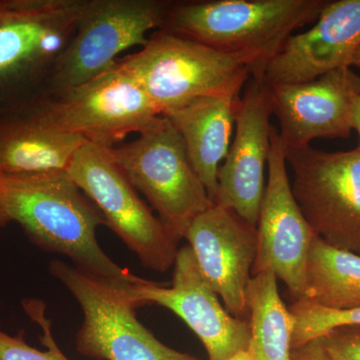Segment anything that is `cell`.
Masks as SVG:
<instances>
[{
    "label": "cell",
    "mask_w": 360,
    "mask_h": 360,
    "mask_svg": "<svg viewBox=\"0 0 360 360\" xmlns=\"http://www.w3.org/2000/svg\"><path fill=\"white\" fill-rule=\"evenodd\" d=\"M0 206L32 243L65 255L73 267L120 288L131 290L141 277L116 264L97 243L103 213L66 172L0 175Z\"/></svg>",
    "instance_id": "obj_1"
},
{
    "label": "cell",
    "mask_w": 360,
    "mask_h": 360,
    "mask_svg": "<svg viewBox=\"0 0 360 360\" xmlns=\"http://www.w3.org/2000/svg\"><path fill=\"white\" fill-rule=\"evenodd\" d=\"M160 115L200 97L236 101L251 77L262 79L255 54L229 53L161 30L137 53L120 61Z\"/></svg>",
    "instance_id": "obj_2"
},
{
    "label": "cell",
    "mask_w": 360,
    "mask_h": 360,
    "mask_svg": "<svg viewBox=\"0 0 360 360\" xmlns=\"http://www.w3.org/2000/svg\"><path fill=\"white\" fill-rule=\"evenodd\" d=\"M323 0H207L172 4L161 30L229 53L255 54L262 70ZM264 75V73H262Z\"/></svg>",
    "instance_id": "obj_3"
},
{
    "label": "cell",
    "mask_w": 360,
    "mask_h": 360,
    "mask_svg": "<svg viewBox=\"0 0 360 360\" xmlns=\"http://www.w3.org/2000/svg\"><path fill=\"white\" fill-rule=\"evenodd\" d=\"M104 149L177 240L184 238L198 215L214 205L167 116L155 117L135 141Z\"/></svg>",
    "instance_id": "obj_4"
},
{
    "label": "cell",
    "mask_w": 360,
    "mask_h": 360,
    "mask_svg": "<svg viewBox=\"0 0 360 360\" xmlns=\"http://www.w3.org/2000/svg\"><path fill=\"white\" fill-rule=\"evenodd\" d=\"M49 271L70 290L84 312L77 352L94 360H201L161 342L135 315L137 305L123 290L54 260Z\"/></svg>",
    "instance_id": "obj_5"
},
{
    "label": "cell",
    "mask_w": 360,
    "mask_h": 360,
    "mask_svg": "<svg viewBox=\"0 0 360 360\" xmlns=\"http://www.w3.org/2000/svg\"><path fill=\"white\" fill-rule=\"evenodd\" d=\"M66 172L143 266L158 272L174 266L179 241L141 200L103 146L85 142Z\"/></svg>",
    "instance_id": "obj_6"
},
{
    "label": "cell",
    "mask_w": 360,
    "mask_h": 360,
    "mask_svg": "<svg viewBox=\"0 0 360 360\" xmlns=\"http://www.w3.org/2000/svg\"><path fill=\"white\" fill-rule=\"evenodd\" d=\"M172 4L160 0H86L77 28L53 65L56 91L89 82L117 63L118 54L148 44Z\"/></svg>",
    "instance_id": "obj_7"
},
{
    "label": "cell",
    "mask_w": 360,
    "mask_h": 360,
    "mask_svg": "<svg viewBox=\"0 0 360 360\" xmlns=\"http://www.w3.org/2000/svg\"><path fill=\"white\" fill-rule=\"evenodd\" d=\"M33 115L52 129L113 148L160 115L134 75L117 61L89 82L58 92Z\"/></svg>",
    "instance_id": "obj_8"
},
{
    "label": "cell",
    "mask_w": 360,
    "mask_h": 360,
    "mask_svg": "<svg viewBox=\"0 0 360 360\" xmlns=\"http://www.w3.org/2000/svg\"><path fill=\"white\" fill-rule=\"evenodd\" d=\"M285 153L293 194L312 231L328 245L360 255V148Z\"/></svg>",
    "instance_id": "obj_9"
},
{
    "label": "cell",
    "mask_w": 360,
    "mask_h": 360,
    "mask_svg": "<svg viewBox=\"0 0 360 360\" xmlns=\"http://www.w3.org/2000/svg\"><path fill=\"white\" fill-rule=\"evenodd\" d=\"M266 186L258 215L257 253L252 276L270 270L295 300H303L307 264L316 234L298 205L288 172L285 149L271 127Z\"/></svg>",
    "instance_id": "obj_10"
},
{
    "label": "cell",
    "mask_w": 360,
    "mask_h": 360,
    "mask_svg": "<svg viewBox=\"0 0 360 360\" xmlns=\"http://www.w3.org/2000/svg\"><path fill=\"white\" fill-rule=\"evenodd\" d=\"M129 296L137 307L158 304L172 310L200 338L208 360H227L248 349L250 323L232 316L221 304L201 274L189 245L177 251L170 288L142 279Z\"/></svg>",
    "instance_id": "obj_11"
},
{
    "label": "cell",
    "mask_w": 360,
    "mask_h": 360,
    "mask_svg": "<svg viewBox=\"0 0 360 360\" xmlns=\"http://www.w3.org/2000/svg\"><path fill=\"white\" fill-rule=\"evenodd\" d=\"M86 0H0V89L53 65Z\"/></svg>",
    "instance_id": "obj_12"
},
{
    "label": "cell",
    "mask_w": 360,
    "mask_h": 360,
    "mask_svg": "<svg viewBox=\"0 0 360 360\" xmlns=\"http://www.w3.org/2000/svg\"><path fill=\"white\" fill-rule=\"evenodd\" d=\"M184 238L227 311L248 321V291L257 259V226L233 210L213 205L193 220Z\"/></svg>",
    "instance_id": "obj_13"
},
{
    "label": "cell",
    "mask_w": 360,
    "mask_h": 360,
    "mask_svg": "<svg viewBox=\"0 0 360 360\" xmlns=\"http://www.w3.org/2000/svg\"><path fill=\"white\" fill-rule=\"evenodd\" d=\"M271 99L269 85L251 77L236 104V130L219 169L214 205L238 213L257 226L265 191L264 172L270 149Z\"/></svg>",
    "instance_id": "obj_14"
},
{
    "label": "cell",
    "mask_w": 360,
    "mask_h": 360,
    "mask_svg": "<svg viewBox=\"0 0 360 360\" xmlns=\"http://www.w3.org/2000/svg\"><path fill=\"white\" fill-rule=\"evenodd\" d=\"M272 115L285 151L309 146L316 139H347L352 111L360 96V77L342 68L310 82L269 86Z\"/></svg>",
    "instance_id": "obj_15"
},
{
    "label": "cell",
    "mask_w": 360,
    "mask_h": 360,
    "mask_svg": "<svg viewBox=\"0 0 360 360\" xmlns=\"http://www.w3.org/2000/svg\"><path fill=\"white\" fill-rule=\"evenodd\" d=\"M360 47V0L328 1L314 26L291 35L265 65L269 85L300 84L352 68Z\"/></svg>",
    "instance_id": "obj_16"
},
{
    "label": "cell",
    "mask_w": 360,
    "mask_h": 360,
    "mask_svg": "<svg viewBox=\"0 0 360 360\" xmlns=\"http://www.w3.org/2000/svg\"><path fill=\"white\" fill-rule=\"evenodd\" d=\"M238 101L200 97L163 115L181 136L188 160L212 203L217 200L220 162L231 148Z\"/></svg>",
    "instance_id": "obj_17"
},
{
    "label": "cell",
    "mask_w": 360,
    "mask_h": 360,
    "mask_svg": "<svg viewBox=\"0 0 360 360\" xmlns=\"http://www.w3.org/2000/svg\"><path fill=\"white\" fill-rule=\"evenodd\" d=\"M85 142L47 127L34 115L0 123V175L66 172Z\"/></svg>",
    "instance_id": "obj_18"
},
{
    "label": "cell",
    "mask_w": 360,
    "mask_h": 360,
    "mask_svg": "<svg viewBox=\"0 0 360 360\" xmlns=\"http://www.w3.org/2000/svg\"><path fill=\"white\" fill-rule=\"evenodd\" d=\"M277 277L270 270L251 276L248 302L253 360H292L295 317L279 295Z\"/></svg>",
    "instance_id": "obj_19"
},
{
    "label": "cell",
    "mask_w": 360,
    "mask_h": 360,
    "mask_svg": "<svg viewBox=\"0 0 360 360\" xmlns=\"http://www.w3.org/2000/svg\"><path fill=\"white\" fill-rule=\"evenodd\" d=\"M303 300L333 310L360 307V255L333 248L316 236Z\"/></svg>",
    "instance_id": "obj_20"
},
{
    "label": "cell",
    "mask_w": 360,
    "mask_h": 360,
    "mask_svg": "<svg viewBox=\"0 0 360 360\" xmlns=\"http://www.w3.org/2000/svg\"><path fill=\"white\" fill-rule=\"evenodd\" d=\"M295 317L292 349L323 338L341 326H360V307L348 310L324 309L307 300H295L288 307Z\"/></svg>",
    "instance_id": "obj_21"
},
{
    "label": "cell",
    "mask_w": 360,
    "mask_h": 360,
    "mask_svg": "<svg viewBox=\"0 0 360 360\" xmlns=\"http://www.w3.org/2000/svg\"><path fill=\"white\" fill-rule=\"evenodd\" d=\"M26 314L42 330L40 341L46 350L37 349L26 342L25 331L11 335L0 328V360H70L58 347L51 333V324L45 315V307L37 300L23 302Z\"/></svg>",
    "instance_id": "obj_22"
},
{
    "label": "cell",
    "mask_w": 360,
    "mask_h": 360,
    "mask_svg": "<svg viewBox=\"0 0 360 360\" xmlns=\"http://www.w3.org/2000/svg\"><path fill=\"white\" fill-rule=\"evenodd\" d=\"M335 360H360V326H341L322 338Z\"/></svg>",
    "instance_id": "obj_23"
},
{
    "label": "cell",
    "mask_w": 360,
    "mask_h": 360,
    "mask_svg": "<svg viewBox=\"0 0 360 360\" xmlns=\"http://www.w3.org/2000/svg\"><path fill=\"white\" fill-rule=\"evenodd\" d=\"M292 360H335L324 347L322 338L310 340L302 347L292 349Z\"/></svg>",
    "instance_id": "obj_24"
},
{
    "label": "cell",
    "mask_w": 360,
    "mask_h": 360,
    "mask_svg": "<svg viewBox=\"0 0 360 360\" xmlns=\"http://www.w3.org/2000/svg\"><path fill=\"white\" fill-rule=\"evenodd\" d=\"M352 129L356 130L359 135V148H360V96L355 98L354 106H352Z\"/></svg>",
    "instance_id": "obj_25"
},
{
    "label": "cell",
    "mask_w": 360,
    "mask_h": 360,
    "mask_svg": "<svg viewBox=\"0 0 360 360\" xmlns=\"http://www.w3.org/2000/svg\"><path fill=\"white\" fill-rule=\"evenodd\" d=\"M227 360H253L252 356L248 349L241 350V352H236V354L232 355L231 359Z\"/></svg>",
    "instance_id": "obj_26"
},
{
    "label": "cell",
    "mask_w": 360,
    "mask_h": 360,
    "mask_svg": "<svg viewBox=\"0 0 360 360\" xmlns=\"http://www.w3.org/2000/svg\"><path fill=\"white\" fill-rule=\"evenodd\" d=\"M8 222L9 220L7 219L6 213H4V210H2L1 206H0V227L8 224Z\"/></svg>",
    "instance_id": "obj_27"
},
{
    "label": "cell",
    "mask_w": 360,
    "mask_h": 360,
    "mask_svg": "<svg viewBox=\"0 0 360 360\" xmlns=\"http://www.w3.org/2000/svg\"><path fill=\"white\" fill-rule=\"evenodd\" d=\"M352 66H355V68H360V47L356 53H355L354 60H352Z\"/></svg>",
    "instance_id": "obj_28"
},
{
    "label": "cell",
    "mask_w": 360,
    "mask_h": 360,
    "mask_svg": "<svg viewBox=\"0 0 360 360\" xmlns=\"http://www.w3.org/2000/svg\"><path fill=\"white\" fill-rule=\"evenodd\" d=\"M359 70H360V68H359Z\"/></svg>",
    "instance_id": "obj_29"
}]
</instances>
